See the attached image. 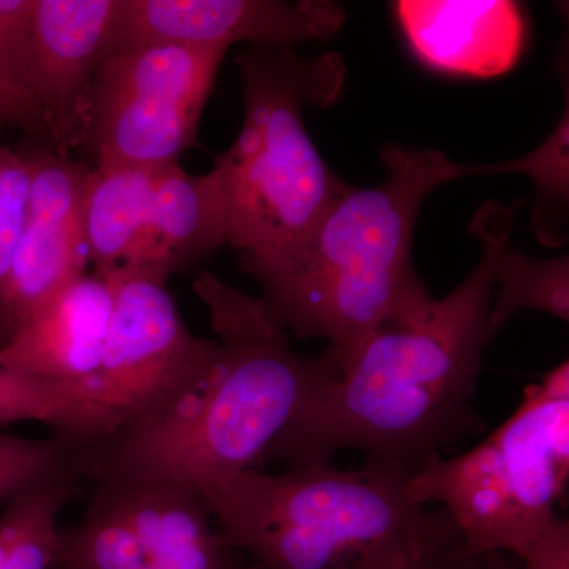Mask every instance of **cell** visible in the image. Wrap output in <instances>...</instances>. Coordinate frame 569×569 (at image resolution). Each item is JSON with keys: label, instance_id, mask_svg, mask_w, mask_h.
<instances>
[{"label": "cell", "instance_id": "obj_13", "mask_svg": "<svg viewBox=\"0 0 569 569\" xmlns=\"http://www.w3.org/2000/svg\"><path fill=\"white\" fill-rule=\"evenodd\" d=\"M403 36L427 69L493 78L518 63L526 20L511 0H399Z\"/></svg>", "mask_w": 569, "mask_h": 569}, {"label": "cell", "instance_id": "obj_7", "mask_svg": "<svg viewBox=\"0 0 569 569\" xmlns=\"http://www.w3.org/2000/svg\"><path fill=\"white\" fill-rule=\"evenodd\" d=\"M227 51L162 43L104 59L86 114L97 164L178 163L197 141L198 123Z\"/></svg>", "mask_w": 569, "mask_h": 569}, {"label": "cell", "instance_id": "obj_8", "mask_svg": "<svg viewBox=\"0 0 569 569\" xmlns=\"http://www.w3.org/2000/svg\"><path fill=\"white\" fill-rule=\"evenodd\" d=\"M108 280L112 310L97 399L118 421V433L163 417L204 383L219 346L190 331L167 283L141 276Z\"/></svg>", "mask_w": 569, "mask_h": 569}, {"label": "cell", "instance_id": "obj_16", "mask_svg": "<svg viewBox=\"0 0 569 569\" xmlns=\"http://www.w3.org/2000/svg\"><path fill=\"white\" fill-rule=\"evenodd\" d=\"M157 173L159 168L108 164L89 171L84 233L93 274L111 279L140 271Z\"/></svg>", "mask_w": 569, "mask_h": 569}, {"label": "cell", "instance_id": "obj_17", "mask_svg": "<svg viewBox=\"0 0 569 569\" xmlns=\"http://www.w3.org/2000/svg\"><path fill=\"white\" fill-rule=\"evenodd\" d=\"M11 422H39L52 436L86 449L103 443L119 427L111 411L88 392L0 365V426Z\"/></svg>", "mask_w": 569, "mask_h": 569}, {"label": "cell", "instance_id": "obj_26", "mask_svg": "<svg viewBox=\"0 0 569 569\" xmlns=\"http://www.w3.org/2000/svg\"><path fill=\"white\" fill-rule=\"evenodd\" d=\"M456 569H522V567L512 561V556L508 553H467L463 550Z\"/></svg>", "mask_w": 569, "mask_h": 569}, {"label": "cell", "instance_id": "obj_14", "mask_svg": "<svg viewBox=\"0 0 569 569\" xmlns=\"http://www.w3.org/2000/svg\"><path fill=\"white\" fill-rule=\"evenodd\" d=\"M92 481L110 489L129 519L146 569H230L233 552L200 489L134 471H100Z\"/></svg>", "mask_w": 569, "mask_h": 569}, {"label": "cell", "instance_id": "obj_27", "mask_svg": "<svg viewBox=\"0 0 569 569\" xmlns=\"http://www.w3.org/2000/svg\"><path fill=\"white\" fill-rule=\"evenodd\" d=\"M462 549L456 550V552L449 553L447 557H441V559L426 561V563L417 565V567H411L408 569H455L456 565H458L460 553H462ZM230 569H252V568H242L239 565L231 563Z\"/></svg>", "mask_w": 569, "mask_h": 569}, {"label": "cell", "instance_id": "obj_12", "mask_svg": "<svg viewBox=\"0 0 569 569\" xmlns=\"http://www.w3.org/2000/svg\"><path fill=\"white\" fill-rule=\"evenodd\" d=\"M111 310L110 280L81 276L10 332L0 343V365L97 399Z\"/></svg>", "mask_w": 569, "mask_h": 569}, {"label": "cell", "instance_id": "obj_6", "mask_svg": "<svg viewBox=\"0 0 569 569\" xmlns=\"http://www.w3.org/2000/svg\"><path fill=\"white\" fill-rule=\"evenodd\" d=\"M569 475V365L526 389L518 410L477 447L427 460L410 477L418 503L448 512L467 553L520 559L556 518Z\"/></svg>", "mask_w": 569, "mask_h": 569}, {"label": "cell", "instance_id": "obj_23", "mask_svg": "<svg viewBox=\"0 0 569 569\" xmlns=\"http://www.w3.org/2000/svg\"><path fill=\"white\" fill-rule=\"evenodd\" d=\"M33 10L36 0H0V63L28 92L32 69Z\"/></svg>", "mask_w": 569, "mask_h": 569}, {"label": "cell", "instance_id": "obj_25", "mask_svg": "<svg viewBox=\"0 0 569 569\" xmlns=\"http://www.w3.org/2000/svg\"><path fill=\"white\" fill-rule=\"evenodd\" d=\"M522 569H569V523L556 516L518 560Z\"/></svg>", "mask_w": 569, "mask_h": 569}, {"label": "cell", "instance_id": "obj_9", "mask_svg": "<svg viewBox=\"0 0 569 569\" xmlns=\"http://www.w3.org/2000/svg\"><path fill=\"white\" fill-rule=\"evenodd\" d=\"M346 20V9L329 0H119L108 58L162 43L228 50L247 41L258 50H291L331 39Z\"/></svg>", "mask_w": 569, "mask_h": 569}, {"label": "cell", "instance_id": "obj_18", "mask_svg": "<svg viewBox=\"0 0 569 569\" xmlns=\"http://www.w3.org/2000/svg\"><path fill=\"white\" fill-rule=\"evenodd\" d=\"M565 108L559 126L537 149L508 162L467 167L462 178L471 174L516 173L533 179L537 187L531 227L542 244L559 247L568 239L569 209V110Z\"/></svg>", "mask_w": 569, "mask_h": 569}, {"label": "cell", "instance_id": "obj_10", "mask_svg": "<svg viewBox=\"0 0 569 569\" xmlns=\"http://www.w3.org/2000/svg\"><path fill=\"white\" fill-rule=\"evenodd\" d=\"M28 162V211L0 320V343L84 276L89 260L84 233L89 170L58 152L39 153Z\"/></svg>", "mask_w": 569, "mask_h": 569}, {"label": "cell", "instance_id": "obj_20", "mask_svg": "<svg viewBox=\"0 0 569 569\" xmlns=\"http://www.w3.org/2000/svg\"><path fill=\"white\" fill-rule=\"evenodd\" d=\"M81 482L41 486L0 511V569H50L62 511Z\"/></svg>", "mask_w": 569, "mask_h": 569}, {"label": "cell", "instance_id": "obj_2", "mask_svg": "<svg viewBox=\"0 0 569 569\" xmlns=\"http://www.w3.org/2000/svg\"><path fill=\"white\" fill-rule=\"evenodd\" d=\"M216 336L219 359L204 383L170 411L86 449L88 477L119 470L187 482L260 468L268 449L342 362L336 350L306 356L263 298L212 272L193 280Z\"/></svg>", "mask_w": 569, "mask_h": 569}, {"label": "cell", "instance_id": "obj_24", "mask_svg": "<svg viewBox=\"0 0 569 569\" xmlns=\"http://www.w3.org/2000/svg\"><path fill=\"white\" fill-rule=\"evenodd\" d=\"M0 122L10 123L28 133L50 137L47 119L31 93L22 89L0 63Z\"/></svg>", "mask_w": 569, "mask_h": 569}, {"label": "cell", "instance_id": "obj_22", "mask_svg": "<svg viewBox=\"0 0 569 569\" xmlns=\"http://www.w3.org/2000/svg\"><path fill=\"white\" fill-rule=\"evenodd\" d=\"M31 168L28 159L0 151V320L14 254L28 211Z\"/></svg>", "mask_w": 569, "mask_h": 569}, {"label": "cell", "instance_id": "obj_4", "mask_svg": "<svg viewBox=\"0 0 569 569\" xmlns=\"http://www.w3.org/2000/svg\"><path fill=\"white\" fill-rule=\"evenodd\" d=\"M411 475L366 459L238 471L201 486L224 546L263 569H408L462 549L445 509L418 503Z\"/></svg>", "mask_w": 569, "mask_h": 569}, {"label": "cell", "instance_id": "obj_1", "mask_svg": "<svg viewBox=\"0 0 569 569\" xmlns=\"http://www.w3.org/2000/svg\"><path fill=\"white\" fill-rule=\"evenodd\" d=\"M512 216L511 208L497 203L479 209L471 223L482 244L477 268L451 293L433 299L418 320L370 336L296 415L261 463L316 466L351 448L415 475L427 460L482 433L475 391L493 337V272L511 238Z\"/></svg>", "mask_w": 569, "mask_h": 569}, {"label": "cell", "instance_id": "obj_5", "mask_svg": "<svg viewBox=\"0 0 569 569\" xmlns=\"http://www.w3.org/2000/svg\"><path fill=\"white\" fill-rule=\"evenodd\" d=\"M236 63L244 122L212 170L227 203V242L254 277L293 253L350 189L326 164L305 126L307 104L336 102L346 67L337 54L305 59L293 50L247 51Z\"/></svg>", "mask_w": 569, "mask_h": 569}, {"label": "cell", "instance_id": "obj_11", "mask_svg": "<svg viewBox=\"0 0 569 569\" xmlns=\"http://www.w3.org/2000/svg\"><path fill=\"white\" fill-rule=\"evenodd\" d=\"M119 0H36L29 92L59 146L86 134L93 78L108 58Z\"/></svg>", "mask_w": 569, "mask_h": 569}, {"label": "cell", "instance_id": "obj_21", "mask_svg": "<svg viewBox=\"0 0 569 569\" xmlns=\"http://www.w3.org/2000/svg\"><path fill=\"white\" fill-rule=\"evenodd\" d=\"M71 479H88L86 448L56 436L0 433V511L33 489Z\"/></svg>", "mask_w": 569, "mask_h": 569}, {"label": "cell", "instance_id": "obj_15", "mask_svg": "<svg viewBox=\"0 0 569 569\" xmlns=\"http://www.w3.org/2000/svg\"><path fill=\"white\" fill-rule=\"evenodd\" d=\"M227 203L216 171L193 176L179 163L159 168L149 209L140 271L168 277L227 244Z\"/></svg>", "mask_w": 569, "mask_h": 569}, {"label": "cell", "instance_id": "obj_3", "mask_svg": "<svg viewBox=\"0 0 569 569\" xmlns=\"http://www.w3.org/2000/svg\"><path fill=\"white\" fill-rule=\"evenodd\" d=\"M381 160L387 181L350 186L293 253L254 276L290 336L328 340L342 365L385 326L411 323L432 306L411 258L415 224L427 194L462 178L436 149L388 144Z\"/></svg>", "mask_w": 569, "mask_h": 569}, {"label": "cell", "instance_id": "obj_19", "mask_svg": "<svg viewBox=\"0 0 569 569\" xmlns=\"http://www.w3.org/2000/svg\"><path fill=\"white\" fill-rule=\"evenodd\" d=\"M526 310L569 320L568 257L537 260L518 249L501 250L493 272L490 332L496 336L509 318Z\"/></svg>", "mask_w": 569, "mask_h": 569}]
</instances>
